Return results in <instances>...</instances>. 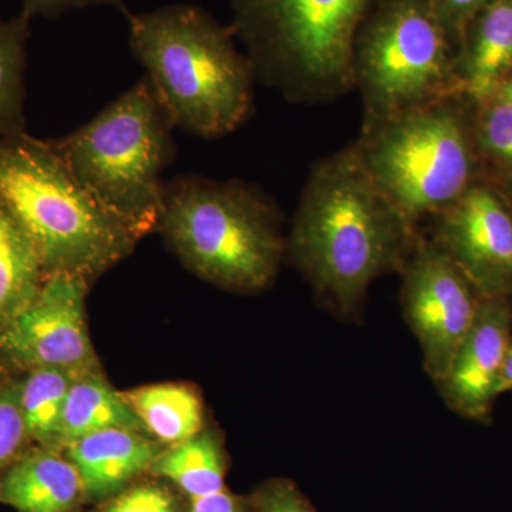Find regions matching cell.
I'll return each mask as SVG.
<instances>
[{
    "label": "cell",
    "instance_id": "6da1fadb",
    "mask_svg": "<svg viewBox=\"0 0 512 512\" xmlns=\"http://www.w3.org/2000/svg\"><path fill=\"white\" fill-rule=\"evenodd\" d=\"M419 234L373 183L349 146L312 168L286 252L319 301L352 318L375 279L402 272Z\"/></svg>",
    "mask_w": 512,
    "mask_h": 512
},
{
    "label": "cell",
    "instance_id": "7a4b0ae2",
    "mask_svg": "<svg viewBox=\"0 0 512 512\" xmlns=\"http://www.w3.org/2000/svg\"><path fill=\"white\" fill-rule=\"evenodd\" d=\"M124 15L131 52L174 128L215 138L247 121L256 76L231 26L190 3Z\"/></svg>",
    "mask_w": 512,
    "mask_h": 512
},
{
    "label": "cell",
    "instance_id": "3957f363",
    "mask_svg": "<svg viewBox=\"0 0 512 512\" xmlns=\"http://www.w3.org/2000/svg\"><path fill=\"white\" fill-rule=\"evenodd\" d=\"M0 201L35 242L46 275L92 281L143 238L76 180L49 140L28 133L0 138Z\"/></svg>",
    "mask_w": 512,
    "mask_h": 512
},
{
    "label": "cell",
    "instance_id": "277c9868",
    "mask_svg": "<svg viewBox=\"0 0 512 512\" xmlns=\"http://www.w3.org/2000/svg\"><path fill=\"white\" fill-rule=\"evenodd\" d=\"M157 232L191 272L232 292L264 291L286 254L274 201L238 180L165 181Z\"/></svg>",
    "mask_w": 512,
    "mask_h": 512
},
{
    "label": "cell",
    "instance_id": "5b68a950",
    "mask_svg": "<svg viewBox=\"0 0 512 512\" xmlns=\"http://www.w3.org/2000/svg\"><path fill=\"white\" fill-rule=\"evenodd\" d=\"M377 0H232L234 35L256 80L292 103L355 89L353 46Z\"/></svg>",
    "mask_w": 512,
    "mask_h": 512
},
{
    "label": "cell",
    "instance_id": "8992f818",
    "mask_svg": "<svg viewBox=\"0 0 512 512\" xmlns=\"http://www.w3.org/2000/svg\"><path fill=\"white\" fill-rule=\"evenodd\" d=\"M173 130L144 77L89 123L49 141L76 180L144 238L160 224Z\"/></svg>",
    "mask_w": 512,
    "mask_h": 512
},
{
    "label": "cell",
    "instance_id": "52a82bcc",
    "mask_svg": "<svg viewBox=\"0 0 512 512\" xmlns=\"http://www.w3.org/2000/svg\"><path fill=\"white\" fill-rule=\"evenodd\" d=\"M464 97L363 124L350 146L377 188L416 228L478 184V154L461 106Z\"/></svg>",
    "mask_w": 512,
    "mask_h": 512
},
{
    "label": "cell",
    "instance_id": "ba28073f",
    "mask_svg": "<svg viewBox=\"0 0 512 512\" xmlns=\"http://www.w3.org/2000/svg\"><path fill=\"white\" fill-rule=\"evenodd\" d=\"M363 124L464 96L457 45L433 0H377L353 46Z\"/></svg>",
    "mask_w": 512,
    "mask_h": 512
},
{
    "label": "cell",
    "instance_id": "9c48e42d",
    "mask_svg": "<svg viewBox=\"0 0 512 512\" xmlns=\"http://www.w3.org/2000/svg\"><path fill=\"white\" fill-rule=\"evenodd\" d=\"M402 274L404 318L419 340L424 369L437 384L446 376L483 298L446 249L421 234Z\"/></svg>",
    "mask_w": 512,
    "mask_h": 512
},
{
    "label": "cell",
    "instance_id": "30bf717a",
    "mask_svg": "<svg viewBox=\"0 0 512 512\" xmlns=\"http://www.w3.org/2000/svg\"><path fill=\"white\" fill-rule=\"evenodd\" d=\"M89 284L79 275H47L35 299L0 330V352L29 370L100 372L87 328Z\"/></svg>",
    "mask_w": 512,
    "mask_h": 512
},
{
    "label": "cell",
    "instance_id": "8fae6325",
    "mask_svg": "<svg viewBox=\"0 0 512 512\" xmlns=\"http://www.w3.org/2000/svg\"><path fill=\"white\" fill-rule=\"evenodd\" d=\"M431 221V238L446 249L481 298H511L512 208L498 188L473 185Z\"/></svg>",
    "mask_w": 512,
    "mask_h": 512
},
{
    "label": "cell",
    "instance_id": "7c38bea8",
    "mask_svg": "<svg viewBox=\"0 0 512 512\" xmlns=\"http://www.w3.org/2000/svg\"><path fill=\"white\" fill-rule=\"evenodd\" d=\"M511 339V298L481 299L473 325L437 383L444 402L458 416L491 421L495 400L503 394L501 379Z\"/></svg>",
    "mask_w": 512,
    "mask_h": 512
},
{
    "label": "cell",
    "instance_id": "4fadbf2b",
    "mask_svg": "<svg viewBox=\"0 0 512 512\" xmlns=\"http://www.w3.org/2000/svg\"><path fill=\"white\" fill-rule=\"evenodd\" d=\"M163 444L143 431L110 429L87 434L64 448L82 478L87 504H99L146 476Z\"/></svg>",
    "mask_w": 512,
    "mask_h": 512
},
{
    "label": "cell",
    "instance_id": "5bb4252c",
    "mask_svg": "<svg viewBox=\"0 0 512 512\" xmlns=\"http://www.w3.org/2000/svg\"><path fill=\"white\" fill-rule=\"evenodd\" d=\"M457 73L464 96L490 99L512 74V0H493L471 18L457 45Z\"/></svg>",
    "mask_w": 512,
    "mask_h": 512
},
{
    "label": "cell",
    "instance_id": "9a60e30c",
    "mask_svg": "<svg viewBox=\"0 0 512 512\" xmlns=\"http://www.w3.org/2000/svg\"><path fill=\"white\" fill-rule=\"evenodd\" d=\"M0 503L18 512H84L82 478L66 454L40 447L0 476Z\"/></svg>",
    "mask_w": 512,
    "mask_h": 512
},
{
    "label": "cell",
    "instance_id": "2e32d148",
    "mask_svg": "<svg viewBox=\"0 0 512 512\" xmlns=\"http://www.w3.org/2000/svg\"><path fill=\"white\" fill-rule=\"evenodd\" d=\"M144 430L164 447L175 446L201 433L204 404L190 386L158 383L123 393Z\"/></svg>",
    "mask_w": 512,
    "mask_h": 512
},
{
    "label": "cell",
    "instance_id": "e0dca14e",
    "mask_svg": "<svg viewBox=\"0 0 512 512\" xmlns=\"http://www.w3.org/2000/svg\"><path fill=\"white\" fill-rule=\"evenodd\" d=\"M46 276L35 242L0 201V330L35 299Z\"/></svg>",
    "mask_w": 512,
    "mask_h": 512
},
{
    "label": "cell",
    "instance_id": "ac0fdd59",
    "mask_svg": "<svg viewBox=\"0 0 512 512\" xmlns=\"http://www.w3.org/2000/svg\"><path fill=\"white\" fill-rule=\"evenodd\" d=\"M227 468L220 437L202 430L183 443L165 447L148 473L173 484L191 501L224 490Z\"/></svg>",
    "mask_w": 512,
    "mask_h": 512
},
{
    "label": "cell",
    "instance_id": "d6986e66",
    "mask_svg": "<svg viewBox=\"0 0 512 512\" xmlns=\"http://www.w3.org/2000/svg\"><path fill=\"white\" fill-rule=\"evenodd\" d=\"M110 429L146 433L123 393H117L100 372L77 375L64 409L62 450L87 434Z\"/></svg>",
    "mask_w": 512,
    "mask_h": 512
},
{
    "label": "cell",
    "instance_id": "ffe728a7",
    "mask_svg": "<svg viewBox=\"0 0 512 512\" xmlns=\"http://www.w3.org/2000/svg\"><path fill=\"white\" fill-rule=\"evenodd\" d=\"M76 373L56 367L29 370L19 384L20 404L29 439L40 447L62 451V430L67 396Z\"/></svg>",
    "mask_w": 512,
    "mask_h": 512
},
{
    "label": "cell",
    "instance_id": "44dd1931",
    "mask_svg": "<svg viewBox=\"0 0 512 512\" xmlns=\"http://www.w3.org/2000/svg\"><path fill=\"white\" fill-rule=\"evenodd\" d=\"M30 19L0 18V138L26 133V63Z\"/></svg>",
    "mask_w": 512,
    "mask_h": 512
},
{
    "label": "cell",
    "instance_id": "7402d4cb",
    "mask_svg": "<svg viewBox=\"0 0 512 512\" xmlns=\"http://www.w3.org/2000/svg\"><path fill=\"white\" fill-rule=\"evenodd\" d=\"M477 114L471 123L478 158L497 165L498 174L512 171V103L500 97L474 103Z\"/></svg>",
    "mask_w": 512,
    "mask_h": 512
},
{
    "label": "cell",
    "instance_id": "603a6c76",
    "mask_svg": "<svg viewBox=\"0 0 512 512\" xmlns=\"http://www.w3.org/2000/svg\"><path fill=\"white\" fill-rule=\"evenodd\" d=\"M184 497L173 484L148 473V478L140 477L119 494L96 504L93 512H187Z\"/></svg>",
    "mask_w": 512,
    "mask_h": 512
},
{
    "label": "cell",
    "instance_id": "cb8c5ba5",
    "mask_svg": "<svg viewBox=\"0 0 512 512\" xmlns=\"http://www.w3.org/2000/svg\"><path fill=\"white\" fill-rule=\"evenodd\" d=\"M29 440L18 383L0 384V476L23 456Z\"/></svg>",
    "mask_w": 512,
    "mask_h": 512
},
{
    "label": "cell",
    "instance_id": "d4e9b609",
    "mask_svg": "<svg viewBox=\"0 0 512 512\" xmlns=\"http://www.w3.org/2000/svg\"><path fill=\"white\" fill-rule=\"evenodd\" d=\"M248 512H316L298 485L288 478H272L255 488Z\"/></svg>",
    "mask_w": 512,
    "mask_h": 512
},
{
    "label": "cell",
    "instance_id": "484cf974",
    "mask_svg": "<svg viewBox=\"0 0 512 512\" xmlns=\"http://www.w3.org/2000/svg\"><path fill=\"white\" fill-rule=\"evenodd\" d=\"M92 6H113L126 12L124 0H22V13L30 19H57L74 9L92 8Z\"/></svg>",
    "mask_w": 512,
    "mask_h": 512
},
{
    "label": "cell",
    "instance_id": "4316f807",
    "mask_svg": "<svg viewBox=\"0 0 512 512\" xmlns=\"http://www.w3.org/2000/svg\"><path fill=\"white\" fill-rule=\"evenodd\" d=\"M490 2L493 0H433L456 45L467 23Z\"/></svg>",
    "mask_w": 512,
    "mask_h": 512
},
{
    "label": "cell",
    "instance_id": "83f0119b",
    "mask_svg": "<svg viewBox=\"0 0 512 512\" xmlns=\"http://www.w3.org/2000/svg\"><path fill=\"white\" fill-rule=\"evenodd\" d=\"M187 512H248V501L225 487L218 493L191 500Z\"/></svg>",
    "mask_w": 512,
    "mask_h": 512
},
{
    "label": "cell",
    "instance_id": "f1b7e54d",
    "mask_svg": "<svg viewBox=\"0 0 512 512\" xmlns=\"http://www.w3.org/2000/svg\"><path fill=\"white\" fill-rule=\"evenodd\" d=\"M501 387H503V393H512V339L510 346H508L507 356H505L503 379H501Z\"/></svg>",
    "mask_w": 512,
    "mask_h": 512
},
{
    "label": "cell",
    "instance_id": "f546056e",
    "mask_svg": "<svg viewBox=\"0 0 512 512\" xmlns=\"http://www.w3.org/2000/svg\"><path fill=\"white\" fill-rule=\"evenodd\" d=\"M498 181H501V194L512 204V171L510 173L498 174Z\"/></svg>",
    "mask_w": 512,
    "mask_h": 512
},
{
    "label": "cell",
    "instance_id": "4dcf8cb0",
    "mask_svg": "<svg viewBox=\"0 0 512 512\" xmlns=\"http://www.w3.org/2000/svg\"><path fill=\"white\" fill-rule=\"evenodd\" d=\"M494 96L511 101L512 103V74L511 76H508L500 86H498V89L495 90Z\"/></svg>",
    "mask_w": 512,
    "mask_h": 512
}]
</instances>
